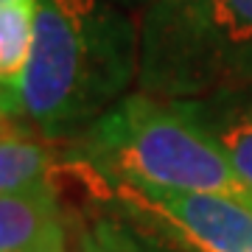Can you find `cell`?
Returning a JSON list of instances; mask_svg holds the SVG:
<instances>
[{
	"mask_svg": "<svg viewBox=\"0 0 252 252\" xmlns=\"http://www.w3.org/2000/svg\"><path fill=\"white\" fill-rule=\"evenodd\" d=\"M135 76V28L112 0H39L20 115L45 135L87 132Z\"/></svg>",
	"mask_w": 252,
	"mask_h": 252,
	"instance_id": "1",
	"label": "cell"
},
{
	"mask_svg": "<svg viewBox=\"0 0 252 252\" xmlns=\"http://www.w3.org/2000/svg\"><path fill=\"white\" fill-rule=\"evenodd\" d=\"M76 152L124 188L221 193L252 207V193L182 101L126 95L84 132Z\"/></svg>",
	"mask_w": 252,
	"mask_h": 252,
	"instance_id": "2",
	"label": "cell"
},
{
	"mask_svg": "<svg viewBox=\"0 0 252 252\" xmlns=\"http://www.w3.org/2000/svg\"><path fill=\"white\" fill-rule=\"evenodd\" d=\"M149 95L193 101L252 84V0H152L137 31Z\"/></svg>",
	"mask_w": 252,
	"mask_h": 252,
	"instance_id": "3",
	"label": "cell"
},
{
	"mask_svg": "<svg viewBox=\"0 0 252 252\" xmlns=\"http://www.w3.org/2000/svg\"><path fill=\"white\" fill-rule=\"evenodd\" d=\"M124 193L160 213L196 252H252V207L221 193L132 190Z\"/></svg>",
	"mask_w": 252,
	"mask_h": 252,
	"instance_id": "4",
	"label": "cell"
},
{
	"mask_svg": "<svg viewBox=\"0 0 252 252\" xmlns=\"http://www.w3.org/2000/svg\"><path fill=\"white\" fill-rule=\"evenodd\" d=\"M64 233L51 185L0 193V252H39Z\"/></svg>",
	"mask_w": 252,
	"mask_h": 252,
	"instance_id": "5",
	"label": "cell"
},
{
	"mask_svg": "<svg viewBox=\"0 0 252 252\" xmlns=\"http://www.w3.org/2000/svg\"><path fill=\"white\" fill-rule=\"evenodd\" d=\"M182 104L219 143L238 182L252 193V101H238L235 93H221Z\"/></svg>",
	"mask_w": 252,
	"mask_h": 252,
	"instance_id": "6",
	"label": "cell"
},
{
	"mask_svg": "<svg viewBox=\"0 0 252 252\" xmlns=\"http://www.w3.org/2000/svg\"><path fill=\"white\" fill-rule=\"evenodd\" d=\"M39 0L0 3V112H20V93L26 79Z\"/></svg>",
	"mask_w": 252,
	"mask_h": 252,
	"instance_id": "7",
	"label": "cell"
},
{
	"mask_svg": "<svg viewBox=\"0 0 252 252\" xmlns=\"http://www.w3.org/2000/svg\"><path fill=\"white\" fill-rule=\"evenodd\" d=\"M54 177V154L45 143L0 129V193L45 188Z\"/></svg>",
	"mask_w": 252,
	"mask_h": 252,
	"instance_id": "8",
	"label": "cell"
},
{
	"mask_svg": "<svg viewBox=\"0 0 252 252\" xmlns=\"http://www.w3.org/2000/svg\"><path fill=\"white\" fill-rule=\"evenodd\" d=\"M39 252H64V233H62V235H56L54 241L48 244V247H42Z\"/></svg>",
	"mask_w": 252,
	"mask_h": 252,
	"instance_id": "9",
	"label": "cell"
},
{
	"mask_svg": "<svg viewBox=\"0 0 252 252\" xmlns=\"http://www.w3.org/2000/svg\"><path fill=\"white\" fill-rule=\"evenodd\" d=\"M84 252H112V250H107V247L98 244V241H87L84 244Z\"/></svg>",
	"mask_w": 252,
	"mask_h": 252,
	"instance_id": "10",
	"label": "cell"
},
{
	"mask_svg": "<svg viewBox=\"0 0 252 252\" xmlns=\"http://www.w3.org/2000/svg\"><path fill=\"white\" fill-rule=\"evenodd\" d=\"M112 3H129V6H135V3H146V6H149L152 0H112Z\"/></svg>",
	"mask_w": 252,
	"mask_h": 252,
	"instance_id": "11",
	"label": "cell"
},
{
	"mask_svg": "<svg viewBox=\"0 0 252 252\" xmlns=\"http://www.w3.org/2000/svg\"><path fill=\"white\" fill-rule=\"evenodd\" d=\"M0 3H6V0H0Z\"/></svg>",
	"mask_w": 252,
	"mask_h": 252,
	"instance_id": "12",
	"label": "cell"
},
{
	"mask_svg": "<svg viewBox=\"0 0 252 252\" xmlns=\"http://www.w3.org/2000/svg\"><path fill=\"white\" fill-rule=\"evenodd\" d=\"M0 118H3V112H0Z\"/></svg>",
	"mask_w": 252,
	"mask_h": 252,
	"instance_id": "13",
	"label": "cell"
}]
</instances>
